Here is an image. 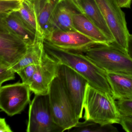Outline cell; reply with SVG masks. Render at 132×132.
I'll list each match as a JSON object with an SVG mask.
<instances>
[{"label": "cell", "instance_id": "6da1fadb", "mask_svg": "<svg viewBox=\"0 0 132 132\" xmlns=\"http://www.w3.org/2000/svg\"><path fill=\"white\" fill-rule=\"evenodd\" d=\"M46 52L59 63L65 65L83 76L93 88L112 95L106 72L82 52L64 50L44 40Z\"/></svg>", "mask_w": 132, "mask_h": 132}, {"label": "cell", "instance_id": "7a4b0ae2", "mask_svg": "<svg viewBox=\"0 0 132 132\" xmlns=\"http://www.w3.org/2000/svg\"><path fill=\"white\" fill-rule=\"evenodd\" d=\"M115 100L112 95L88 84L83 103V119L101 125L119 123L121 114Z\"/></svg>", "mask_w": 132, "mask_h": 132}, {"label": "cell", "instance_id": "3957f363", "mask_svg": "<svg viewBox=\"0 0 132 132\" xmlns=\"http://www.w3.org/2000/svg\"><path fill=\"white\" fill-rule=\"evenodd\" d=\"M84 54L106 72L132 75V59L126 52L116 46L97 45Z\"/></svg>", "mask_w": 132, "mask_h": 132}, {"label": "cell", "instance_id": "277c9868", "mask_svg": "<svg viewBox=\"0 0 132 132\" xmlns=\"http://www.w3.org/2000/svg\"><path fill=\"white\" fill-rule=\"evenodd\" d=\"M52 116L63 132L70 130L79 122L63 84L58 76L52 83L48 93Z\"/></svg>", "mask_w": 132, "mask_h": 132}, {"label": "cell", "instance_id": "5b68a950", "mask_svg": "<svg viewBox=\"0 0 132 132\" xmlns=\"http://www.w3.org/2000/svg\"><path fill=\"white\" fill-rule=\"evenodd\" d=\"M95 1L114 38L113 45L127 53V40L130 34L125 13L117 0Z\"/></svg>", "mask_w": 132, "mask_h": 132}, {"label": "cell", "instance_id": "8992f818", "mask_svg": "<svg viewBox=\"0 0 132 132\" xmlns=\"http://www.w3.org/2000/svg\"><path fill=\"white\" fill-rule=\"evenodd\" d=\"M30 103L27 132H62L63 130L55 122L52 116L48 94L35 95Z\"/></svg>", "mask_w": 132, "mask_h": 132}, {"label": "cell", "instance_id": "52a82bcc", "mask_svg": "<svg viewBox=\"0 0 132 132\" xmlns=\"http://www.w3.org/2000/svg\"><path fill=\"white\" fill-rule=\"evenodd\" d=\"M57 76L61 81L79 119L82 117L84 98L88 81L71 68L60 64Z\"/></svg>", "mask_w": 132, "mask_h": 132}, {"label": "cell", "instance_id": "ba28073f", "mask_svg": "<svg viewBox=\"0 0 132 132\" xmlns=\"http://www.w3.org/2000/svg\"><path fill=\"white\" fill-rule=\"evenodd\" d=\"M30 86L18 82L1 86L0 109L8 116L20 114L30 103Z\"/></svg>", "mask_w": 132, "mask_h": 132}, {"label": "cell", "instance_id": "9c48e42d", "mask_svg": "<svg viewBox=\"0 0 132 132\" xmlns=\"http://www.w3.org/2000/svg\"><path fill=\"white\" fill-rule=\"evenodd\" d=\"M30 46L0 24V62L11 67L23 57Z\"/></svg>", "mask_w": 132, "mask_h": 132}, {"label": "cell", "instance_id": "30bf717a", "mask_svg": "<svg viewBox=\"0 0 132 132\" xmlns=\"http://www.w3.org/2000/svg\"><path fill=\"white\" fill-rule=\"evenodd\" d=\"M44 40L61 49L82 53L92 46L100 45L77 31H54L46 35Z\"/></svg>", "mask_w": 132, "mask_h": 132}, {"label": "cell", "instance_id": "8fae6325", "mask_svg": "<svg viewBox=\"0 0 132 132\" xmlns=\"http://www.w3.org/2000/svg\"><path fill=\"white\" fill-rule=\"evenodd\" d=\"M60 63L45 51L42 61L38 65L30 85L35 95H47L51 85L57 76Z\"/></svg>", "mask_w": 132, "mask_h": 132}, {"label": "cell", "instance_id": "7c38bea8", "mask_svg": "<svg viewBox=\"0 0 132 132\" xmlns=\"http://www.w3.org/2000/svg\"><path fill=\"white\" fill-rule=\"evenodd\" d=\"M64 0H27L34 11L44 36L50 33L52 20L59 4Z\"/></svg>", "mask_w": 132, "mask_h": 132}, {"label": "cell", "instance_id": "4fadbf2b", "mask_svg": "<svg viewBox=\"0 0 132 132\" xmlns=\"http://www.w3.org/2000/svg\"><path fill=\"white\" fill-rule=\"evenodd\" d=\"M0 24L25 42L30 46L33 45L39 39L23 20L18 11L7 15L1 16Z\"/></svg>", "mask_w": 132, "mask_h": 132}, {"label": "cell", "instance_id": "5bb4252c", "mask_svg": "<svg viewBox=\"0 0 132 132\" xmlns=\"http://www.w3.org/2000/svg\"><path fill=\"white\" fill-rule=\"evenodd\" d=\"M73 21L76 30L94 40L100 45L113 44L112 42L103 32L83 14L76 12L73 15Z\"/></svg>", "mask_w": 132, "mask_h": 132}, {"label": "cell", "instance_id": "9a60e30c", "mask_svg": "<svg viewBox=\"0 0 132 132\" xmlns=\"http://www.w3.org/2000/svg\"><path fill=\"white\" fill-rule=\"evenodd\" d=\"M76 12L78 11L68 0L63 1L53 16L50 33L54 31H76L73 21V15Z\"/></svg>", "mask_w": 132, "mask_h": 132}, {"label": "cell", "instance_id": "2e32d148", "mask_svg": "<svg viewBox=\"0 0 132 132\" xmlns=\"http://www.w3.org/2000/svg\"><path fill=\"white\" fill-rule=\"evenodd\" d=\"M106 75L115 100H132V75L109 72Z\"/></svg>", "mask_w": 132, "mask_h": 132}, {"label": "cell", "instance_id": "e0dca14e", "mask_svg": "<svg viewBox=\"0 0 132 132\" xmlns=\"http://www.w3.org/2000/svg\"><path fill=\"white\" fill-rule=\"evenodd\" d=\"M79 4L85 14L114 44L112 35L103 18L95 0H79Z\"/></svg>", "mask_w": 132, "mask_h": 132}, {"label": "cell", "instance_id": "ac0fdd59", "mask_svg": "<svg viewBox=\"0 0 132 132\" xmlns=\"http://www.w3.org/2000/svg\"><path fill=\"white\" fill-rule=\"evenodd\" d=\"M44 40H40L29 47L23 57L11 68L16 72L21 69L30 65L40 64L45 52Z\"/></svg>", "mask_w": 132, "mask_h": 132}, {"label": "cell", "instance_id": "d6986e66", "mask_svg": "<svg viewBox=\"0 0 132 132\" xmlns=\"http://www.w3.org/2000/svg\"><path fill=\"white\" fill-rule=\"evenodd\" d=\"M19 15L29 28L41 40L44 36L34 11L27 0H23L19 11Z\"/></svg>", "mask_w": 132, "mask_h": 132}, {"label": "cell", "instance_id": "ffe728a7", "mask_svg": "<svg viewBox=\"0 0 132 132\" xmlns=\"http://www.w3.org/2000/svg\"><path fill=\"white\" fill-rule=\"evenodd\" d=\"M68 131L76 132H117V128L112 124L101 125L98 123L85 120L79 122L71 129Z\"/></svg>", "mask_w": 132, "mask_h": 132}, {"label": "cell", "instance_id": "44dd1931", "mask_svg": "<svg viewBox=\"0 0 132 132\" xmlns=\"http://www.w3.org/2000/svg\"><path fill=\"white\" fill-rule=\"evenodd\" d=\"M22 2V1H20L0 0L1 16L7 15L19 11Z\"/></svg>", "mask_w": 132, "mask_h": 132}, {"label": "cell", "instance_id": "7402d4cb", "mask_svg": "<svg viewBox=\"0 0 132 132\" xmlns=\"http://www.w3.org/2000/svg\"><path fill=\"white\" fill-rule=\"evenodd\" d=\"M37 66L36 65H28L18 70L16 73L20 77L22 82L30 86Z\"/></svg>", "mask_w": 132, "mask_h": 132}, {"label": "cell", "instance_id": "603a6c76", "mask_svg": "<svg viewBox=\"0 0 132 132\" xmlns=\"http://www.w3.org/2000/svg\"><path fill=\"white\" fill-rule=\"evenodd\" d=\"M14 71L11 66L0 62V86L5 82L14 80L15 78Z\"/></svg>", "mask_w": 132, "mask_h": 132}, {"label": "cell", "instance_id": "cb8c5ba5", "mask_svg": "<svg viewBox=\"0 0 132 132\" xmlns=\"http://www.w3.org/2000/svg\"><path fill=\"white\" fill-rule=\"evenodd\" d=\"M116 103L122 115L132 117V100H120Z\"/></svg>", "mask_w": 132, "mask_h": 132}, {"label": "cell", "instance_id": "d4e9b609", "mask_svg": "<svg viewBox=\"0 0 132 132\" xmlns=\"http://www.w3.org/2000/svg\"><path fill=\"white\" fill-rule=\"evenodd\" d=\"M123 129L127 132H132V117L121 114L119 123Z\"/></svg>", "mask_w": 132, "mask_h": 132}, {"label": "cell", "instance_id": "484cf974", "mask_svg": "<svg viewBox=\"0 0 132 132\" xmlns=\"http://www.w3.org/2000/svg\"><path fill=\"white\" fill-rule=\"evenodd\" d=\"M10 127L7 123L6 119L4 118L0 119V132H12Z\"/></svg>", "mask_w": 132, "mask_h": 132}, {"label": "cell", "instance_id": "4316f807", "mask_svg": "<svg viewBox=\"0 0 132 132\" xmlns=\"http://www.w3.org/2000/svg\"><path fill=\"white\" fill-rule=\"evenodd\" d=\"M120 7L122 8H130L132 0H117Z\"/></svg>", "mask_w": 132, "mask_h": 132}, {"label": "cell", "instance_id": "83f0119b", "mask_svg": "<svg viewBox=\"0 0 132 132\" xmlns=\"http://www.w3.org/2000/svg\"><path fill=\"white\" fill-rule=\"evenodd\" d=\"M127 53L132 59V34H130L128 37L127 40Z\"/></svg>", "mask_w": 132, "mask_h": 132}, {"label": "cell", "instance_id": "f1b7e54d", "mask_svg": "<svg viewBox=\"0 0 132 132\" xmlns=\"http://www.w3.org/2000/svg\"><path fill=\"white\" fill-rule=\"evenodd\" d=\"M7 1H23V0H7Z\"/></svg>", "mask_w": 132, "mask_h": 132}]
</instances>
